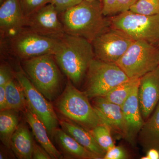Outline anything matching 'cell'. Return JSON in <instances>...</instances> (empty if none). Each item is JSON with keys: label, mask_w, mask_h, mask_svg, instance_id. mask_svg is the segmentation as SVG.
I'll return each instance as SVG.
<instances>
[{"label": "cell", "mask_w": 159, "mask_h": 159, "mask_svg": "<svg viewBox=\"0 0 159 159\" xmlns=\"http://www.w3.org/2000/svg\"><path fill=\"white\" fill-rule=\"evenodd\" d=\"M58 15L66 33L91 43L111 27L109 18L103 14L102 1L99 0H83Z\"/></svg>", "instance_id": "1"}, {"label": "cell", "mask_w": 159, "mask_h": 159, "mask_svg": "<svg viewBox=\"0 0 159 159\" xmlns=\"http://www.w3.org/2000/svg\"><path fill=\"white\" fill-rule=\"evenodd\" d=\"M53 55L60 69L76 87L82 83L95 58L92 43L66 33L59 38Z\"/></svg>", "instance_id": "2"}, {"label": "cell", "mask_w": 159, "mask_h": 159, "mask_svg": "<svg viewBox=\"0 0 159 159\" xmlns=\"http://www.w3.org/2000/svg\"><path fill=\"white\" fill-rule=\"evenodd\" d=\"M22 66L31 83L49 101L61 95V74L53 54L23 60Z\"/></svg>", "instance_id": "3"}, {"label": "cell", "mask_w": 159, "mask_h": 159, "mask_svg": "<svg viewBox=\"0 0 159 159\" xmlns=\"http://www.w3.org/2000/svg\"><path fill=\"white\" fill-rule=\"evenodd\" d=\"M56 107L68 120L90 130L103 124L85 93L77 89L70 80L57 99Z\"/></svg>", "instance_id": "4"}, {"label": "cell", "mask_w": 159, "mask_h": 159, "mask_svg": "<svg viewBox=\"0 0 159 159\" xmlns=\"http://www.w3.org/2000/svg\"><path fill=\"white\" fill-rule=\"evenodd\" d=\"M83 91L89 99L103 97L116 86L130 79L116 63L94 58L89 66Z\"/></svg>", "instance_id": "5"}, {"label": "cell", "mask_w": 159, "mask_h": 159, "mask_svg": "<svg viewBox=\"0 0 159 159\" xmlns=\"http://www.w3.org/2000/svg\"><path fill=\"white\" fill-rule=\"evenodd\" d=\"M116 64L130 79L140 78L159 66L158 45L135 40Z\"/></svg>", "instance_id": "6"}, {"label": "cell", "mask_w": 159, "mask_h": 159, "mask_svg": "<svg viewBox=\"0 0 159 159\" xmlns=\"http://www.w3.org/2000/svg\"><path fill=\"white\" fill-rule=\"evenodd\" d=\"M111 27L123 31L134 40L159 44V14L135 13L130 10L109 17Z\"/></svg>", "instance_id": "7"}, {"label": "cell", "mask_w": 159, "mask_h": 159, "mask_svg": "<svg viewBox=\"0 0 159 159\" xmlns=\"http://www.w3.org/2000/svg\"><path fill=\"white\" fill-rule=\"evenodd\" d=\"M8 41L11 54L25 60L45 54H54L59 38L44 36L25 29Z\"/></svg>", "instance_id": "8"}, {"label": "cell", "mask_w": 159, "mask_h": 159, "mask_svg": "<svg viewBox=\"0 0 159 159\" xmlns=\"http://www.w3.org/2000/svg\"><path fill=\"white\" fill-rule=\"evenodd\" d=\"M15 77L25 92L28 108L43 123L49 135L53 138L59 121L52 104L34 87L24 71L16 73Z\"/></svg>", "instance_id": "9"}, {"label": "cell", "mask_w": 159, "mask_h": 159, "mask_svg": "<svg viewBox=\"0 0 159 159\" xmlns=\"http://www.w3.org/2000/svg\"><path fill=\"white\" fill-rule=\"evenodd\" d=\"M134 41L123 31L111 27L92 42L95 58L116 63Z\"/></svg>", "instance_id": "10"}, {"label": "cell", "mask_w": 159, "mask_h": 159, "mask_svg": "<svg viewBox=\"0 0 159 159\" xmlns=\"http://www.w3.org/2000/svg\"><path fill=\"white\" fill-rule=\"evenodd\" d=\"M59 13L49 3L26 18L25 29L48 37L59 38L65 34Z\"/></svg>", "instance_id": "11"}, {"label": "cell", "mask_w": 159, "mask_h": 159, "mask_svg": "<svg viewBox=\"0 0 159 159\" xmlns=\"http://www.w3.org/2000/svg\"><path fill=\"white\" fill-rule=\"evenodd\" d=\"M139 100L141 114L145 121L159 102V66L140 78Z\"/></svg>", "instance_id": "12"}, {"label": "cell", "mask_w": 159, "mask_h": 159, "mask_svg": "<svg viewBox=\"0 0 159 159\" xmlns=\"http://www.w3.org/2000/svg\"><path fill=\"white\" fill-rule=\"evenodd\" d=\"M25 23L19 0H6L1 5V37L9 40L15 37L25 29Z\"/></svg>", "instance_id": "13"}, {"label": "cell", "mask_w": 159, "mask_h": 159, "mask_svg": "<svg viewBox=\"0 0 159 159\" xmlns=\"http://www.w3.org/2000/svg\"><path fill=\"white\" fill-rule=\"evenodd\" d=\"M139 84L135 87L121 107L125 125L124 139L133 146H135L139 131L145 122L139 107Z\"/></svg>", "instance_id": "14"}, {"label": "cell", "mask_w": 159, "mask_h": 159, "mask_svg": "<svg viewBox=\"0 0 159 159\" xmlns=\"http://www.w3.org/2000/svg\"><path fill=\"white\" fill-rule=\"evenodd\" d=\"M92 105L99 119L111 132L125 138V129L122 107L103 97L93 98Z\"/></svg>", "instance_id": "15"}, {"label": "cell", "mask_w": 159, "mask_h": 159, "mask_svg": "<svg viewBox=\"0 0 159 159\" xmlns=\"http://www.w3.org/2000/svg\"><path fill=\"white\" fill-rule=\"evenodd\" d=\"M59 124L63 130L74 138L80 144L103 159L106 152L98 145L89 130L69 120H61L59 121Z\"/></svg>", "instance_id": "16"}, {"label": "cell", "mask_w": 159, "mask_h": 159, "mask_svg": "<svg viewBox=\"0 0 159 159\" xmlns=\"http://www.w3.org/2000/svg\"><path fill=\"white\" fill-rule=\"evenodd\" d=\"M53 138L64 153L73 158L102 159L98 155L90 151L67 134L62 129H56Z\"/></svg>", "instance_id": "17"}, {"label": "cell", "mask_w": 159, "mask_h": 159, "mask_svg": "<svg viewBox=\"0 0 159 159\" xmlns=\"http://www.w3.org/2000/svg\"><path fill=\"white\" fill-rule=\"evenodd\" d=\"M137 142L144 151L150 148H159V102L145 121L139 131Z\"/></svg>", "instance_id": "18"}, {"label": "cell", "mask_w": 159, "mask_h": 159, "mask_svg": "<svg viewBox=\"0 0 159 159\" xmlns=\"http://www.w3.org/2000/svg\"><path fill=\"white\" fill-rule=\"evenodd\" d=\"M34 142L28 126L20 123L11 136L10 148L18 159H31Z\"/></svg>", "instance_id": "19"}, {"label": "cell", "mask_w": 159, "mask_h": 159, "mask_svg": "<svg viewBox=\"0 0 159 159\" xmlns=\"http://www.w3.org/2000/svg\"><path fill=\"white\" fill-rule=\"evenodd\" d=\"M25 114L26 121L31 127L38 142L48 152L52 159L60 158L61 154L50 140L48 130L43 123L29 109L27 108L25 111Z\"/></svg>", "instance_id": "20"}, {"label": "cell", "mask_w": 159, "mask_h": 159, "mask_svg": "<svg viewBox=\"0 0 159 159\" xmlns=\"http://www.w3.org/2000/svg\"><path fill=\"white\" fill-rule=\"evenodd\" d=\"M7 109L25 111L28 108L25 92L15 77L5 86Z\"/></svg>", "instance_id": "21"}, {"label": "cell", "mask_w": 159, "mask_h": 159, "mask_svg": "<svg viewBox=\"0 0 159 159\" xmlns=\"http://www.w3.org/2000/svg\"><path fill=\"white\" fill-rule=\"evenodd\" d=\"M19 111L6 109L0 112V139L7 148H10L12 134L19 125Z\"/></svg>", "instance_id": "22"}, {"label": "cell", "mask_w": 159, "mask_h": 159, "mask_svg": "<svg viewBox=\"0 0 159 159\" xmlns=\"http://www.w3.org/2000/svg\"><path fill=\"white\" fill-rule=\"evenodd\" d=\"M139 83L140 78L129 79L114 88L103 97L110 102L122 107Z\"/></svg>", "instance_id": "23"}, {"label": "cell", "mask_w": 159, "mask_h": 159, "mask_svg": "<svg viewBox=\"0 0 159 159\" xmlns=\"http://www.w3.org/2000/svg\"><path fill=\"white\" fill-rule=\"evenodd\" d=\"M138 0H102V12L111 16L128 11Z\"/></svg>", "instance_id": "24"}, {"label": "cell", "mask_w": 159, "mask_h": 159, "mask_svg": "<svg viewBox=\"0 0 159 159\" xmlns=\"http://www.w3.org/2000/svg\"><path fill=\"white\" fill-rule=\"evenodd\" d=\"M89 131L98 145L106 152L115 146L111 131L106 125H97Z\"/></svg>", "instance_id": "25"}, {"label": "cell", "mask_w": 159, "mask_h": 159, "mask_svg": "<svg viewBox=\"0 0 159 159\" xmlns=\"http://www.w3.org/2000/svg\"><path fill=\"white\" fill-rule=\"evenodd\" d=\"M129 10L145 15L159 14V0H138Z\"/></svg>", "instance_id": "26"}, {"label": "cell", "mask_w": 159, "mask_h": 159, "mask_svg": "<svg viewBox=\"0 0 159 159\" xmlns=\"http://www.w3.org/2000/svg\"><path fill=\"white\" fill-rule=\"evenodd\" d=\"M19 1L23 14L25 18L52 2V0H19Z\"/></svg>", "instance_id": "27"}, {"label": "cell", "mask_w": 159, "mask_h": 159, "mask_svg": "<svg viewBox=\"0 0 159 159\" xmlns=\"http://www.w3.org/2000/svg\"><path fill=\"white\" fill-rule=\"evenodd\" d=\"M130 154L122 145H115L106 152L103 159H128L131 158Z\"/></svg>", "instance_id": "28"}, {"label": "cell", "mask_w": 159, "mask_h": 159, "mask_svg": "<svg viewBox=\"0 0 159 159\" xmlns=\"http://www.w3.org/2000/svg\"><path fill=\"white\" fill-rule=\"evenodd\" d=\"M83 1V0H52L51 3L54 5L59 14L77 6Z\"/></svg>", "instance_id": "29"}, {"label": "cell", "mask_w": 159, "mask_h": 159, "mask_svg": "<svg viewBox=\"0 0 159 159\" xmlns=\"http://www.w3.org/2000/svg\"><path fill=\"white\" fill-rule=\"evenodd\" d=\"M15 77V73L9 65L1 64L0 66V86L6 85L7 83Z\"/></svg>", "instance_id": "30"}, {"label": "cell", "mask_w": 159, "mask_h": 159, "mask_svg": "<svg viewBox=\"0 0 159 159\" xmlns=\"http://www.w3.org/2000/svg\"><path fill=\"white\" fill-rule=\"evenodd\" d=\"M32 159H52L50 155L42 147L38 145L35 142L33 144Z\"/></svg>", "instance_id": "31"}, {"label": "cell", "mask_w": 159, "mask_h": 159, "mask_svg": "<svg viewBox=\"0 0 159 159\" xmlns=\"http://www.w3.org/2000/svg\"><path fill=\"white\" fill-rule=\"evenodd\" d=\"M145 154L141 159H159V148H152L144 151Z\"/></svg>", "instance_id": "32"}, {"label": "cell", "mask_w": 159, "mask_h": 159, "mask_svg": "<svg viewBox=\"0 0 159 159\" xmlns=\"http://www.w3.org/2000/svg\"><path fill=\"white\" fill-rule=\"evenodd\" d=\"M7 109L5 86H0V111Z\"/></svg>", "instance_id": "33"}, {"label": "cell", "mask_w": 159, "mask_h": 159, "mask_svg": "<svg viewBox=\"0 0 159 159\" xmlns=\"http://www.w3.org/2000/svg\"><path fill=\"white\" fill-rule=\"evenodd\" d=\"M5 1H6V0H0V6H1V5H2V4Z\"/></svg>", "instance_id": "34"}, {"label": "cell", "mask_w": 159, "mask_h": 159, "mask_svg": "<svg viewBox=\"0 0 159 159\" xmlns=\"http://www.w3.org/2000/svg\"><path fill=\"white\" fill-rule=\"evenodd\" d=\"M87 1H94V0H87ZM99 1H102V0H99Z\"/></svg>", "instance_id": "35"}, {"label": "cell", "mask_w": 159, "mask_h": 159, "mask_svg": "<svg viewBox=\"0 0 159 159\" xmlns=\"http://www.w3.org/2000/svg\"><path fill=\"white\" fill-rule=\"evenodd\" d=\"M158 46H159V44H158Z\"/></svg>", "instance_id": "36"}]
</instances>
